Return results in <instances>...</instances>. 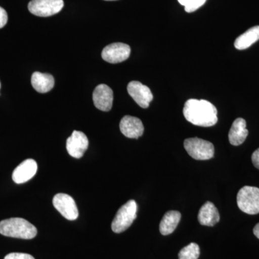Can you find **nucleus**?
Segmentation results:
<instances>
[{"label":"nucleus","instance_id":"obj_1","mask_svg":"<svg viewBox=\"0 0 259 259\" xmlns=\"http://www.w3.org/2000/svg\"><path fill=\"white\" fill-rule=\"evenodd\" d=\"M186 120L194 125L211 127L218 122V110L214 105L204 100L190 99L183 110Z\"/></svg>","mask_w":259,"mask_h":259},{"label":"nucleus","instance_id":"obj_2","mask_svg":"<svg viewBox=\"0 0 259 259\" xmlns=\"http://www.w3.org/2000/svg\"><path fill=\"white\" fill-rule=\"evenodd\" d=\"M37 233V228L23 218H10L0 222V234L5 236L29 240L35 238Z\"/></svg>","mask_w":259,"mask_h":259},{"label":"nucleus","instance_id":"obj_3","mask_svg":"<svg viewBox=\"0 0 259 259\" xmlns=\"http://www.w3.org/2000/svg\"><path fill=\"white\" fill-rule=\"evenodd\" d=\"M138 206L135 200H129L117 211L112 223L114 233H120L126 231L137 218Z\"/></svg>","mask_w":259,"mask_h":259},{"label":"nucleus","instance_id":"obj_4","mask_svg":"<svg viewBox=\"0 0 259 259\" xmlns=\"http://www.w3.org/2000/svg\"><path fill=\"white\" fill-rule=\"evenodd\" d=\"M237 204L242 212L248 214L259 213V188L245 186L237 194Z\"/></svg>","mask_w":259,"mask_h":259},{"label":"nucleus","instance_id":"obj_5","mask_svg":"<svg viewBox=\"0 0 259 259\" xmlns=\"http://www.w3.org/2000/svg\"><path fill=\"white\" fill-rule=\"evenodd\" d=\"M184 146L191 157L199 161H205L213 158L214 148L212 143L199 138L186 139Z\"/></svg>","mask_w":259,"mask_h":259},{"label":"nucleus","instance_id":"obj_6","mask_svg":"<svg viewBox=\"0 0 259 259\" xmlns=\"http://www.w3.org/2000/svg\"><path fill=\"white\" fill-rule=\"evenodd\" d=\"M64 6L63 0H31L28 10L36 16L49 17L59 13Z\"/></svg>","mask_w":259,"mask_h":259},{"label":"nucleus","instance_id":"obj_7","mask_svg":"<svg viewBox=\"0 0 259 259\" xmlns=\"http://www.w3.org/2000/svg\"><path fill=\"white\" fill-rule=\"evenodd\" d=\"M54 207L61 213L63 217L69 221H74L79 216L77 206L74 199L69 194L59 193L53 199Z\"/></svg>","mask_w":259,"mask_h":259},{"label":"nucleus","instance_id":"obj_8","mask_svg":"<svg viewBox=\"0 0 259 259\" xmlns=\"http://www.w3.org/2000/svg\"><path fill=\"white\" fill-rule=\"evenodd\" d=\"M131 54V47L122 42H115L107 46L102 52L103 60L110 64H117L127 60Z\"/></svg>","mask_w":259,"mask_h":259},{"label":"nucleus","instance_id":"obj_9","mask_svg":"<svg viewBox=\"0 0 259 259\" xmlns=\"http://www.w3.org/2000/svg\"><path fill=\"white\" fill-rule=\"evenodd\" d=\"M127 92L134 101L142 108H148L153 100L151 90L140 81H131L127 85Z\"/></svg>","mask_w":259,"mask_h":259},{"label":"nucleus","instance_id":"obj_10","mask_svg":"<svg viewBox=\"0 0 259 259\" xmlns=\"http://www.w3.org/2000/svg\"><path fill=\"white\" fill-rule=\"evenodd\" d=\"M89 141L86 135L81 131H74L66 141V149L70 156L75 158L82 157L88 148Z\"/></svg>","mask_w":259,"mask_h":259},{"label":"nucleus","instance_id":"obj_11","mask_svg":"<svg viewBox=\"0 0 259 259\" xmlns=\"http://www.w3.org/2000/svg\"><path fill=\"white\" fill-rule=\"evenodd\" d=\"M93 102L98 110L104 112L110 111L113 103V92L106 84H100L93 93Z\"/></svg>","mask_w":259,"mask_h":259},{"label":"nucleus","instance_id":"obj_12","mask_svg":"<svg viewBox=\"0 0 259 259\" xmlns=\"http://www.w3.org/2000/svg\"><path fill=\"white\" fill-rule=\"evenodd\" d=\"M121 133L128 139H139L144 132L142 121L136 117L125 115L120 122Z\"/></svg>","mask_w":259,"mask_h":259},{"label":"nucleus","instance_id":"obj_13","mask_svg":"<svg viewBox=\"0 0 259 259\" xmlns=\"http://www.w3.org/2000/svg\"><path fill=\"white\" fill-rule=\"evenodd\" d=\"M37 170V165L35 160L31 158L25 160L13 171V180L16 184L25 183L35 176Z\"/></svg>","mask_w":259,"mask_h":259},{"label":"nucleus","instance_id":"obj_14","mask_svg":"<svg viewBox=\"0 0 259 259\" xmlns=\"http://www.w3.org/2000/svg\"><path fill=\"white\" fill-rule=\"evenodd\" d=\"M248 135V131L244 119L237 118L230 129L228 139L233 146H240L244 142Z\"/></svg>","mask_w":259,"mask_h":259},{"label":"nucleus","instance_id":"obj_15","mask_svg":"<svg viewBox=\"0 0 259 259\" xmlns=\"http://www.w3.org/2000/svg\"><path fill=\"white\" fill-rule=\"evenodd\" d=\"M198 221L202 226L212 227L220 221L217 207L211 202H205L199 211Z\"/></svg>","mask_w":259,"mask_h":259},{"label":"nucleus","instance_id":"obj_16","mask_svg":"<svg viewBox=\"0 0 259 259\" xmlns=\"http://www.w3.org/2000/svg\"><path fill=\"white\" fill-rule=\"evenodd\" d=\"M54 76L49 74L34 72L32 75L31 83L32 88L39 93H47L54 87Z\"/></svg>","mask_w":259,"mask_h":259},{"label":"nucleus","instance_id":"obj_17","mask_svg":"<svg viewBox=\"0 0 259 259\" xmlns=\"http://www.w3.org/2000/svg\"><path fill=\"white\" fill-rule=\"evenodd\" d=\"M181 213L178 211H168L164 214L160 223L159 231L163 236L171 234L180 222Z\"/></svg>","mask_w":259,"mask_h":259},{"label":"nucleus","instance_id":"obj_18","mask_svg":"<svg viewBox=\"0 0 259 259\" xmlns=\"http://www.w3.org/2000/svg\"><path fill=\"white\" fill-rule=\"evenodd\" d=\"M259 40V26L252 27L246 32L237 37L234 42L238 50H245Z\"/></svg>","mask_w":259,"mask_h":259},{"label":"nucleus","instance_id":"obj_19","mask_svg":"<svg viewBox=\"0 0 259 259\" xmlns=\"http://www.w3.org/2000/svg\"><path fill=\"white\" fill-rule=\"evenodd\" d=\"M200 255L199 246L197 243H191L184 247L179 253V259H198Z\"/></svg>","mask_w":259,"mask_h":259},{"label":"nucleus","instance_id":"obj_20","mask_svg":"<svg viewBox=\"0 0 259 259\" xmlns=\"http://www.w3.org/2000/svg\"><path fill=\"white\" fill-rule=\"evenodd\" d=\"M207 0H178L182 6L185 7L187 13H193L202 6Z\"/></svg>","mask_w":259,"mask_h":259},{"label":"nucleus","instance_id":"obj_21","mask_svg":"<svg viewBox=\"0 0 259 259\" xmlns=\"http://www.w3.org/2000/svg\"><path fill=\"white\" fill-rule=\"evenodd\" d=\"M4 259H35L31 255L23 253H11L5 257Z\"/></svg>","mask_w":259,"mask_h":259},{"label":"nucleus","instance_id":"obj_22","mask_svg":"<svg viewBox=\"0 0 259 259\" xmlns=\"http://www.w3.org/2000/svg\"><path fill=\"white\" fill-rule=\"evenodd\" d=\"M8 13L5 10L0 7V28H3L8 23Z\"/></svg>","mask_w":259,"mask_h":259},{"label":"nucleus","instance_id":"obj_23","mask_svg":"<svg viewBox=\"0 0 259 259\" xmlns=\"http://www.w3.org/2000/svg\"><path fill=\"white\" fill-rule=\"evenodd\" d=\"M251 159L253 166L259 169V148L255 150L254 152L253 153L251 156Z\"/></svg>","mask_w":259,"mask_h":259},{"label":"nucleus","instance_id":"obj_24","mask_svg":"<svg viewBox=\"0 0 259 259\" xmlns=\"http://www.w3.org/2000/svg\"><path fill=\"white\" fill-rule=\"evenodd\" d=\"M253 234L255 235V236L258 239H259V223L258 224L255 225L254 228H253Z\"/></svg>","mask_w":259,"mask_h":259},{"label":"nucleus","instance_id":"obj_25","mask_svg":"<svg viewBox=\"0 0 259 259\" xmlns=\"http://www.w3.org/2000/svg\"><path fill=\"white\" fill-rule=\"evenodd\" d=\"M106 1H115V0H106Z\"/></svg>","mask_w":259,"mask_h":259},{"label":"nucleus","instance_id":"obj_26","mask_svg":"<svg viewBox=\"0 0 259 259\" xmlns=\"http://www.w3.org/2000/svg\"><path fill=\"white\" fill-rule=\"evenodd\" d=\"M0 88H1V83H0Z\"/></svg>","mask_w":259,"mask_h":259}]
</instances>
